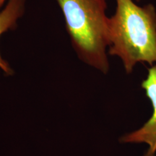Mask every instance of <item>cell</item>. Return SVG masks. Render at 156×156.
<instances>
[{
	"instance_id": "obj_1",
	"label": "cell",
	"mask_w": 156,
	"mask_h": 156,
	"mask_svg": "<svg viewBox=\"0 0 156 156\" xmlns=\"http://www.w3.org/2000/svg\"><path fill=\"white\" fill-rule=\"evenodd\" d=\"M108 20V54L119 57L126 73L137 63H156V11L153 5L140 7L133 0H116Z\"/></svg>"
},
{
	"instance_id": "obj_2",
	"label": "cell",
	"mask_w": 156,
	"mask_h": 156,
	"mask_svg": "<svg viewBox=\"0 0 156 156\" xmlns=\"http://www.w3.org/2000/svg\"><path fill=\"white\" fill-rule=\"evenodd\" d=\"M65 20L72 46L84 63L106 74L109 47L106 0H56Z\"/></svg>"
},
{
	"instance_id": "obj_3",
	"label": "cell",
	"mask_w": 156,
	"mask_h": 156,
	"mask_svg": "<svg viewBox=\"0 0 156 156\" xmlns=\"http://www.w3.org/2000/svg\"><path fill=\"white\" fill-rule=\"evenodd\" d=\"M145 90L146 96L151 101L153 114L150 119L140 128L132 133L126 134L121 138L122 142L144 143L149 145L147 153L144 156H155L156 153V65L148 69L146 79L141 84Z\"/></svg>"
},
{
	"instance_id": "obj_4",
	"label": "cell",
	"mask_w": 156,
	"mask_h": 156,
	"mask_svg": "<svg viewBox=\"0 0 156 156\" xmlns=\"http://www.w3.org/2000/svg\"><path fill=\"white\" fill-rule=\"evenodd\" d=\"M25 3L26 0H8L7 5L0 12V36L7 31L16 29L19 19L25 14ZM0 69L6 75H12L14 73L9 64L4 59L1 54Z\"/></svg>"
},
{
	"instance_id": "obj_5",
	"label": "cell",
	"mask_w": 156,
	"mask_h": 156,
	"mask_svg": "<svg viewBox=\"0 0 156 156\" xmlns=\"http://www.w3.org/2000/svg\"><path fill=\"white\" fill-rule=\"evenodd\" d=\"M6 1H7V0H0V12H1L2 10V7H3V5H5V3L6 2Z\"/></svg>"
}]
</instances>
